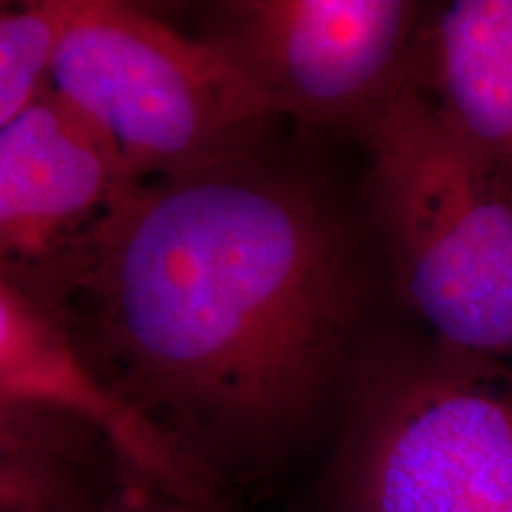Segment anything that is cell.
Returning <instances> with one entry per match:
<instances>
[{"label":"cell","instance_id":"9","mask_svg":"<svg viewBox=\"0 0 512 512\" xmlns=\"http://www.w3.org/2000/svg\"><path fill=\"white\" fill-rule=\"evenodd\" d=\"M95 460L50 448H0V512H110L124 489L102 486Z\"/></svg>","mask_w":512,"mask_h":512},{"label":"cell","instance_id":"6","mask_svg":"<svg viewBox=\"0 0 512 512\" xmlns=\"http://www.w3.org/2000/svg\"><path fill=\"white\" fill-rule=\"evenodd\" d=\"M136 188L46 88L0 128V280L57 323Z\"/></svg>","mask_w":512,"mask_h":512},{"label":"cell","instance_id":"4","mask_svg":"<svg viewBox=\"0 0 512 512\" xmlns=\"http://www.w3.org/2000/svg\"><path fill=\"white\" fill-rule=\"evenodd\" d=\"M446 349L380 361L344 444L351 512H512V375Z\"/></svg>","mask_w":512,"mask_h":512},{"label":"cell","instance_id":"8","mask_svg":"<svg viewBox=\"0 0 512 512\" xmlns=\"http://www.w3.org/2000/svg\"><path fill=\"white\" fill-rule=\"evenodd\" d=\"M408 76L512 183V0L448 3L420 24Z\"/></svg>","mask_w":512,"mask_h":512},{"label":"cell","instance_id":"3","mask_svg":"<svg viewBox=\"0 0 512 512\" xmlns=\"http://www.w3.org/2000/svg\"><path fill=\"white\" fill-rule=\"evenodd\" d=\"M48 88L138 185L261 152L278 121L221 50L119 0H76Z\"/></svg>","mask_w":512,"mask_h":512},{"label":"cell","instance_id":"5","mask_svg":"<svg viewBox=\"0 0 512 512\" xmlns=\"http://www.w3.org/2000/svg\"><path fill=\"white\" fill-rule=\"evenodd\" d=\"M408 0H226L202 36L278 119L361 131L408 79L422 24Z\"/></svg>","mask_w":512,"mask_h":512},{"label":"cell","instance_id":"10","mask_svg":"<svg viewBox=\"0 0 512 512\" xmlns=\"http://www.w3.org/2000/svg\"><path fill=\"white\" fill-rule=\"evenodd\" d=\"M74 8L76 0L0 3V128L48 88L50 64Z\"/></svg>","mask_w":512,"mask_h":512},{"label":"cell","instance_id":"1","mask_svg":"<svg viewBox=\"0 0 512 512\" xmlns=\"http://www.w3.org/2000/svg\"><path fill=\"white\" fill-rule=\"evenodd\" d=\"M361 309L354 240L264 150L133 190L57 316L95 380L211 479L292 437Z\"/></svg>","mask_w":512,"mask_h":512},{"label":"cell","instance_id":"7","mask_svg":"<svg viewBox=\"0 0 512 512\" xmlns=\"http://www.w3.org/2000/svg\"><path fill=\"white\" fill-rule=\"evenodd\" d=\"M0 448L107 456L138 484L211 501V479L88 373L64 330L0 280Z\"/></svg>","mask_w":512,"mask_h":512},{"label":"cell","instance_id":"2","mask_svg":"<svg viewBox=\"0 0 512 512\" xmlns=\"http://www.w3.org/2000/svg\"><path fill=\"white\" fill-rule=\"evenodd\" d=\"M361 133L370 216L403 299L441 347L512 361V183L411 76Z\"/></svg>","mask_w":512,"mask_h":512},{"label":"cell","instance_id":"11","mask_svg":"<svg viewBox=\"0 0 512 512\" xmlns=\"http://www.w3.org/2000/svg\"><path fill=\"white\" fill-rule=\"evenodd\" d=\"M112 512H211V501H183L164 491L136 484L126 486Z\"/></svg>","mask_w":512,"mask_h":512}]
</instances>
